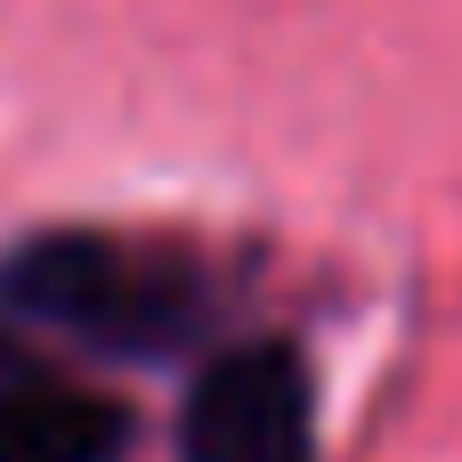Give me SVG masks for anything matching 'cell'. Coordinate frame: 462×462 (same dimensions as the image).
Listing matches in <instances>:
<instances>
[{
    "instance_id": "obj_1",
    "label": "cell",
    "mask_w": 462,
    "mask_h": 462,
    "mask_svg": "<svg viewBox=\"0 0 462 462\" xmlns=\"http://www.w3.org/2000/svg\"><path fill=\"white\" fill-rule=\"evenodd\" d=\"M0 309L65 325L114 357H162L203 325V276L179 252L122 244L97 227H57L0 260Z\"/></svg>"
},
{
    "instance_id": "obj_2",
    "label": "cell",
    "mask_w": 462,
    "mask_h": 462,
    "mask_svg": "<svg viewBox=\"0 0 462 462\" xmlns=\"http://www.w3.org/2000/svg\"><path fill=\"white\" fill-rule=\"evenodd\" d=\"M179 447H187V462H309L317 455L309 365H300L284 341L227 349V357L187 390Z\"/></svg>"
},
{
    "instance_id": "obj_4",
    "label": "cell",
    "mask_w": 462,
    "mask_h": 462,
    "mask_svg": "<svg viewBox=\"0 0 462 462\" xmlns=\"http://www.w3.org/2000/svg\"><path fill=\"white\" fill-rule=\"evenodd\" d=\"M32 365H41V357H32V349H16V333H0V390H16Z\"/></svg>"
},
{
    "instance_id": "obj_3",
    "label": "cell",
    "mask_w": 462,
    "mask_h": 462,
    "mask_svg": "<svg viewBox=\"0 0 462 462\" xmlns=\"http://www.w3.org/2000/svg\"><path fill=\"white\" fill-rule=\"evenodd\" d=\"M122 439H130V414L97 390L57 382L49 365L0 390V462H114Z\"/></svg>"
}]
</instances>
